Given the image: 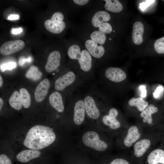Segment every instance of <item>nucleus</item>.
<instances>
[{
    "mask_svg": "<svg viewBox=\"0 0 164 164\" xmlns=\"http://www.w3.org/2000/svg\"><path fill=\"white\" fill-rule=\"evenodd\" d=\"M43 73L38 67L32 65L30 66L25 74L26 77L34 81L39 80L41 79Z\"/></svg>",
    "mask_w": 164,
    "mask_h": 164,
    "instance_id": "23",
    "label": "nucleus"
},
{
    "mask_svg": "<svg viewBox=\"0 0 164 164\" xmlns=\"http://www.w3.org/2000/svg\"><path fill=\"white\" fill-rule=\"evenodd\" d=\"M82 140L86 146L98 151H104L108 147L106 143L101 140L98 134L94 131H88L84 133Z\"/></svg>",
    "mask_w": 164,
    "mask_h": 164,
    "instance_id": "2",
    "label": "nucleus"
},
{
    "mask_svg": "<svg viewBox=\"0 0 164 164\" xmlns=\"http://www.w3.org/2000/svg\"><path fill=\"white\" fill-rule=\"evenodd\" d=\"M16 66V64L14 62H10L0 66V69L3 72L6 70H11L15 68Z\"/></svg>",
    "mask_w": 164,
    "mask_h": 164,
    "instance_id": "30",
    "label": "nucleus"
},
{
    "mask_svg": "<svg viewBox=\"0 0 164 164\" xmlns=\"http://www.w3.org/2000/svg\"><path fill=\"white\" fill-rule=\"evenodd\" d=\"M164 91V88L163 86L160 85L157 87L155 92L153 93L154 97L156 99L159 98Z\"/></svg>",
    "mask_w": 164,
    "mask_h": 164,
    "instance_id": "31",
    "label": "nucleus"
},
{
    "mask_svg": "<svg viewBox=\"0 0 164 164\" xmlns=\"http://www.w3.org/2000/svg\"><path fill=\"white\" fill-rule=\"evenodd\" d=\"M3 79L1 75H0V87L2 86L3 84Z\"/></svg>",
    "mask_w": 164,
    "mask_h": 164,
    "instance_id": "41",
    "label": "nucleus"
},
{
    "mask_svg": "<svg viewBox=\"0 0 164 164\" xmlns=\"http://www.w3.org/2000/svg\"><path fill=\"white\" fill-rule=\"evenodd\" d=\"M98 29L99 31L106 33H110L112 30V27L111 25L106 22L102 23L99 26Z\"/></svg>",
    "mask_w": 164,
    "mask_h": 164,
    "instance_id": "29",
    "label": "nucleus"
},
{
    "mask_svg": "<svg viewBox=\"0 0 164 164\" xmlns=\"http://www.w3.org/2000/svg\"><path fill=\"white\" fill-rule=\"evenodd\" d=\"M32 60V57L29 56L26 58L24 56H21L19 58L18 64L19 66H22L26 62H30Z\"/></svg>",
    "mask_w": 164,
    "mask_h": 164,
    "instance_id": "33",
    "label": "nucleus"
},
{
    "mask_svg": "<svg viewBox=\"0 0 164 164\" xmlns=\"http://www.w3.org/2000/svg\"><path fill=\"white\" fill-rule=\"evenodd\" d=\"M19 92L22 106L25 108H29L31 104V98L28 91L25 88H21Z\"/></svg>",
    "mask_w": 164,
    "mask_h": 164,
    "instance_id": "26",
    "label": "nucleus"
},
{
    "mask_svg": "<svg viewBox=\"0 0 164 164\" xmlns=\"http://www.w3.org/2000/svg\"><path fill=\"white\" fill-rule=\"evenodd\" d=\"M50 85V81L47 78L44 79L39 83L34 92V97L37 102H41L44 99L48 92Z\"/></svg>",
    "mask_w": 164,
    "mask_h": 164,
    "instance_id": "6",
    "label": "nucleus"
},
{
    "mask_svg": "<svg viewBox=\"0 0 164 164\" xmlns=\"http://www.w3.org/2000/svg\"><path fill=\"white\" fill-rule=\"evenodd\" d=\"M85 45L89 53L94 57L100 58L104 54V47L102 46H98L97 43L91 40H87L85 42Z\"/></svg>",
    "mask_w": 164,
    "mask_h": 164,
    "instance_id": "13",
    "label": "nucleus"
},
{
    "mask_svg": "<svg viewBox=\"0 0 164 164\" xmlns=\"http://www.w3.org/2000/svg\"><path fill=\"white\" fill-rule=\"evenodd\" d=\"M81 69L84 71H88L92 67V58L89 52L83 50L81 52L80 58L78 60Z\"/></svg>",
    "mask_w": 164,
    "mask_h": 164,
    "instance_id": "18",
    "label": "nucleus"
},
{
    "mask_svg": "<svg viewBox=\"0 0 164 164\" xmlns=\"http://www.w3.org/2000/svg\"><path fill=\"white\" fill-rule=\"evenodd\" d=\"M60 55L57 50L51 53L48 57L47 61L45 67L46 71L51 73L56 70L60 64Z\"/></svg>",
    "mask_w": 164,
    "mask_h": 164,
    "instance_id": "8",
    "label": "nucleus"
},
{
    "mask_svg": "<svg viewBox=\"0 0 164 164\" xmlns=\"http://www.w3.org/2000/svg\"><path fill=\"white\" fill-rule=\"evenodd\" d=\"M11 106L14 109L19 110L22 108V104L19 92L17 91H14L10 96L9 100Z\"/></svg>",
    "mask_w": 164,
    "mask_h": 164,
    "instance_id": "24",
    "label": "nucleus"
},
{
    "mask_svg": "<svg viewBox=\"0 0 164 164\" xmlns=\"http://www.w3.org/2000/svg\"><path fill=\"white\" fill-rule=\"evenodd\" d=\"M49 101L50 105L56 111L62 112L64 110V106L62 96L58 92L55 91L50 95Z\"/></svg>",
    "mask_w": 164,
    "mask_h": 164,
    "instance_id": "16",
    "label": "nucleus"
},
{
    "mask_svg": "<svg viewBox=\"0 0 164 164\" xmlns=\"http://www.w3.org/2000/svg\"><path fill=\"white\" fill-rule=\"evenodd\" d=\"M110 164H130L126 160L121 159L117 158L113 160Z\"/></svg>",
    "mask_w": 164,
    "mask_h": 164,
    "instance_id": "34",
    "label": "nucleus"
},
{
    "mask_svg": "<svg viewBox=\"0 0 164 164\" xmlns=\"http://www.w3.org/2000/svg\"><path fill=\"white\" fill-rule=\"evenodd\" d=\"M116 117L109 114L103 117L102 121L105 125L109 126L111 129L115 130L121 126L120 123Z\"/></svg>",
    "mask_w": 164,
    "mask_h": 164,
    "instance_id": "22",
    "label": "nucleus"
},
{
    "mask_svg": "<svg viewBox=\"0 0 164 164\" xmlns=\"http://www.w3.org/2000/svg\"><path fill=\"white\" fill-rule=\"evenodd\" d=\"M64 16L62 13L57 12L54 13L51 19L46 20L44 25L46 29L51 33L58 34L64 29L66 24L63 21Z\"/></svg>",
    "mask_w": 164,
    "mask_h": 164,
    "instance_id": "3",
    "label": "nucleus"
},
{
    "mask_svg": "<svg viewBox=\"0 0 164 164\" xmlns=\"http://www.w3.org/2000/svg\"><path fill=\"white\" fill-rule=\"evenodd\" d=\"M75 75L73 72L69 71L58 78L55 83V88L58 91H62L74 82Z\"/></svg>",
    "mask_w": 164,
    "mask_h": 164,
    "instance_id": "5",
    "label": "nucleus"
},
{
    "mask_svg": "<svg viewBox=\"0 0 164 164\" xmlns=\"http://www.w3.org/2000/svg\"><path fill=\"white\" fill-rule=\"evenodd\" d=\"M3 101L2 99L0 98V111H1V109L3 107Z\"/></svg>",
    "mask_w": 164,
    "mask_h": 164,
    "instance_id": "40",
    "label": "nucleus"
},
{
    "mask_svg": "<svg viewBox=\"0 0 164 164\" xmlns=\"http://www.w3.org/2000/svg\"><path fill=\"white\" fill-rule=\"evenodd\" d=\"M158 110V108L152 104L148 105L140 114L141 117L143 118V121L149 124H151L153 121L152 115L156 113Z\"/></svg>",
    "mask_w": 164,
    "mask_h": 164,
    "instance_id": "19",
    "label": "nucleus"
},
{
    "mask_svg": "<svg viewBox=\"0 0 164 164\" xmlns=\"http://www.w3.org/2000/svg\"><path fill=\"white\" fill-rule=\"evenodd\" d=\"M91 38L95 43L103 45L105 42L106 36L104 33L99 30L96 31L91 34Z\"/></svg>",
    "mask_w": 164,
    "mask_h": 164,
    "instance_id": "27",
    "label": "nucleus"
},
{
    "mask_svg": "<svg viewBox=\"0 0 164 164\" xmlns=\"http://www.w3.org/2000/svg\"><path fill=\"white\" fill-rule=\"evenodd\" d=\"M146 85H141L139 87V88L141 91V97L144 98L147 95V90H146Z\"/></svg>",
    "mask_w": 164,
    "mask_h": 164,
    "instance_id": "35",
    "label": "nucleus"
},
{
    "mask_svg": "<svg viewBox=\"0 0 164 164\" xmlns=\"http://www.w3.org/2000/svg\"><path fill=\"white\" fill-rule=\"evenodd\" d=\"M81 52L79 46L77 45H73L69 47L67 53L70 58L78 60L80 57Z\"/></svg>",
    "mask_w": 164,
    "mask_h": 164,
    "instance_id": "28",
    "label": "nucleus"
},
{
    "mask_svg": "<svg viewBox=\"0 0 164 164\" xmlns=\"http://www.w3.org/2000/svg\"><path fill=\"white\" fill-rule=\"evenodd\" d=\"M22 29L21 28L18 29H14L12 30V33L14 34H19L22 32Z\"/></svg>",
    "mask_w": 164,
    "mask_h": 164,
    "instance_id": "38",
    "label": "nucleus"
},
{
    "mask_svg": "<svg viewBox=\"0 0 164 164\" xmlns=\"http://www.w3.org/2000/svg\"><path fill=\"white\" fill-rule=\"evenodd\" d=\"M111 18L109 14L105 11H99L95 13L92 19V23L95 27H99L104 22L109 21Z\"/></svg>",
    "mask_w": 164,
    "mask_h": 164,
    "instance_id": "20",
    "label": "nucleus"
},
{
    "mask_svg": "<svg viewBox=\"0 0 164 164\" xmlns=\"http://www.w3.org/2000/svg\"><path fill=\"white\" fill-rule=\"evenodd\" d=\"M151 142L149 139L144 138L137 142L134 146V154L137 157L143 156L151 145Z\"/></svg>",
    "mask_w": 164,
    "mask_h": 164,
    "instance_id": "15",
    "label": "nucleus"
},
{
    "mask_svg": "<svg viewBox=\"0 0 164 164\" xmlns=\"http://www.w3.org/2000/svg\"><path fill=\"white\" fill-rule=\"evenodd\" d=\"M85 111L84 101L82 100L77 101L75 104L74 111L73 120L76 124L80 125L83 123Z\"/></svg>",
    "mask_w": 164,
    "mask_h": 164,
    "instance_id": "11",
    "label": "nucleus"
},
{
    "mask_svg": "<svg viewBox=\"0 0 164 164\" xmlns=\"http://www.w3.org/2000/svg\"><path fill=\"white\" fill-rule=\"evenodd\" d=\"M41 154L39 150L30 149L20 152L17 155L16 159L20 162L26 163L38 158Z\"/></svg>",
    "mask_w": 164,
    "mask_h": 164,
    "instance_id": "10",
    "label": "nucleus"
},
{
    "mask_svg": "<svg viewBox=\"0 0 164 164\" xmlns=\"http://www.w3.org/2000/svg\"><path fill=\"white\" fill-rule=\"evenodd\" d=\"M19 19V16L17 15L11 14L8 17V19L10 20L18 19Z\"/></svg>",
    "mask_w": 164,
    "mask_h": 164,
    "instance_id": "39",
    "label": "nucleus"
},
{
    "mask_svg": "<svg viewBox=\"0 0 164 164\" xmlns=\"http://www.w3.org/2000/svg\"><path fill=\"white\" fill-rule=\"evenodd\" d=\"M147 161L149 164H164V151L159 149L153 150L148 155Z\"/></svg>",
    "mask_w": 164,
    "mask_h": 164,
    "instance_id": "17",
    "label": "nucleus"
},
{
    "mask_svg": "<svg viewBox=\"0 0 164 164\" xmlns=\"http://www.w3.org/2000/svg\"><path fill=\"white\" fill-rule=\"evenodd\" d=\"M118 114V111L114 108L111 109L109 111L108 114L117 117Z\"/></svg>",
    "mask_w": 164,
    "mask_h": 164,
    "instance_id": "36",
    "label": "nucleus"
},
{
    "mask_svg": "<svg viewBox=\"0 0 164 164\" xmlns=\"http://www.w3.org/2000/svg\"><path fill=\"white\" fill-rule=\"evenodd\" d=\"M56 138L53 128L45 126L37 125L29 130L23 144L29 149L39 150L52 144Z\"/></svg>",
    "mask_w": 164,
    "mask_h": 164,
    "instance_id": "1",
    "label": "nucleus"
},
{
    "mask_svg": "<svg viewBox=\"0 0 164 164\" xmlns=\"http://www.w3.org/2000/svg\"><path fill=\"white\" fill-rule=\"evenodd\" d=\"M141 134L137 126L134 125L130 127L124 139V145L127 147H130L139 138Z\"/></svg>",
    "mask_w": 164,
    "mask_h": 164,
    "instance_id": "12",
    "label": "nucleus"
},
{
    "mask_svg": "<svg viewBox=\"0 0 164 164\" xmlns=\"http://www.w3.org/2000/svg\"><path fill=\"white\" fill-rule=\"evenodd\" d=\"M110 39V40H111V39Z\"/></svg>",
    "mask_w": 164,
    "mask_h": 164,
    "instance_id": "42",
    "label": "nucleus"
},
{
    "mask_svg": "<svg viewBox=\"0 0 164 164\" xmlns=\"http://www.w3.org/2000/svg\"><path fill=\"white\" fill-rule=\"evenodd\" d=\"M73 1L76 4L81 5L86 4L89 2L88 0H74Z\"/></svg>",
    "mask_w": 164,
    "mask_h": 164,
    "instance_id": "37",
    "label": "nucleus"
},
{
    "mask_svg": "<svg viewBox=\"0 0 164 164\" xmlns=\"http://www.w3.org/2000/svg\"><path fill=\"white\" fill-rule=\"evenodd\" d=\"M104 7L106 10L113 12H119L123 9V6L117 0H104Z\"/></svg>",
    "mask_w": 164,
    "mask_h": 164,
    "instance_id": "21",
    "label": "nucleus"
},
{
    "mask_svg": "<svg viewBox=\"0 0 164 164\" xmlns=\"http://www.w3.org/2000/svg\"><path fill=\"white\" fill-rule=\"evenodd\" d=\"M144 31L143 24L139 21L135 22L133 26L132 38L133 42L135 44L139 45L143 41V35Z\"/></svg>",
    "mask_w": 164,
    "mask_h": 164,
    "instance_id": "14",
    "label": "nucleus"
},
{
    "mask_svg": "<svg viewBox=\"0 0 164 164\" xmlns=\"http://www.w3.org/2000/svg\"><path fill=\"white\" fill-rule=\"evenodd\" d=\"M22 40L17 39L7 41L0 48V53L3 55H8L16 53L22 49L25 46Z\"/></svg>",
    "mask_w": 164,
    "mask_h": 164,
    "instance_id": "4",
    "label": "nucleus"
},
{
    "mask_svg": "<svg viewBox=\"0 0 164 164\" xmlns=\"http://www.w3.org/2000/svg\"><path fill=\"white\" fill-rule=\"evenodd\" d=\"M0 164H12V162L7 155L2 154L0 155Z\"/></svg>",
    "mask_w": 164,
    "mask_h": 164,
    "instance_id": "32",
    "label": "nucleus"
},
{
    "mask_svg": "<svg viewBox=\"0 0 164 164\" xmlns=\"http://www.w3.org/2000/svg\"><path fill=\"white\" fill-rule=\"evenodd\" d=\"M129 104L137 108L138 111L142 112L148 105V102L141 97L132 98L128 101Z\"/></svg>",
    "mask_w": 164,
    "mask_h": 164,
    "instance_id": "25",
    "label": "nucleus"
},
{
    "mask_svg": "<svg viewBox=\"0 0 164 164\" xmlns=\"http://www.w3.org/2000/svg\"><path fill=\"white\" fill-rule=\"evenodd\" d=\"M86 111L87 115L91 119H96L100 116V111L95 102L92 97L87 96L84 100Z\"/></svg>",
    "mask_w": 164,
    "mask_h": 164,
    "instance_id": "7",
    "label": "nucleus"
},
{
    "mask_svg": "<svg viewBox=\"0 0 164 164\" xmlns=\"http://www.w3.org/2000/svg\"><path fill=\"white\" fill-rule=\"evenodd\" d=\"M113 31L114 32V31Z\"/></svg>",
    "mask_w": 164,
    "mask_h": 164,
    "instance_id": "43",
    "label": "nucleus"
},
{
    "mask_svg": "<svg viewBox=\"0 0 164 164\" xmlns=\"http://www.w3.org/2000/svg\"><path fill=\"white\" fill-rule=\"evenodd\" d=\"M105 76L110 80L115 82H119L126 78V74L122 70L117 67H110L107 69Z\"/></svg>",
    "mask_w": 164,
    "mask_h": 164,
    "instance_id": "9",
    "label": "nucleus"
}]
</instances>
